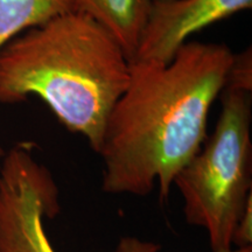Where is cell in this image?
I'll list each match as a JSON object with an SVG mask.
<instances>
[{"label":"cell","instance_id":"1","mask_svg":"<svg viewBox=\"0 0 252 252\" xmlns=\"http://www.w3.org/2000/svg\"><path fill=\"white\" fill-rule=\"evenodd\" d=\"M234 53L223 43L186 42L171 62H130L98 153L102 189L167 200L178 172L200 151L210 108L224 90Z\"/></svg>","mask_w":252,"mask_h":252},{"label":"cell","instance_id":"2","mask_svg":"<svg viewBox=\"0 0 252 252\" xmlns=\"http://www.w3.org/2000/svg\"><path fill=\"white\" fill-rule=\"evenodd\" d=\"M128 81L130 61L119 43L76 11L25 31L0 49V103L40 97L97 154Z\"/></svg>","mask_w":252,"mask_h":252},{"label":"cell","instance_id":"3","mask_svg":"<svg viewBox=\"0 0 252 252\" xmlns=\"http://www.w3.org/2000/svg\"><path fill=\"white\" fill-rule=\"evenodd\" d=\"M213 134L175 175L189 225L206 230L213 252L232 249V234L252 187L250 93L222 91Z\"/></svg>","mask_w":252,"mask_h":252},{"label":"cell","instance_id":"4","mask_svg":"<svg viewBox=\"0 0 252 252\" xmlns=\"http://www.w3.org/2000/svg\"><path fill=\"white\" fill-rule=\"evenodd\" d=\"M59 213V189L50 172L34 158L33 145L17 144L0 167V252H56L43 219Z\"/></svg>","mask_w":252,"mask_h":252},{"label":"cell","instance_id":"5","mask_svg":"<svg viewBox=\"0 0 252 252\" xmlns=\"http://www.w3.org/2000/svg\"><path fill=\"white\" fill-rule=\"evenodd\" d=\"M251 7L252 0H153L132 61L171 62L191 34Z\"/></svg>","mask_w":252,"mask_h":252},{"label":"cell","instance_id":"6","mask_svg":"<svg viewBox=\"0 0 252 252\" xmlns=\"http://www.w3.org/2000/svg\"><path fill=\"white\" fill-rule=\"evenodd\" d=\"M72 11L99 24L132 61L149 19L153 0H70Z\"/></svg>","mask_w":252,"mask_h":252},{"label":"cell","instance_id":"7","mask_svg":"<svg viewBox=\"0 0 252 252\" xmlns=\"http://www.w3.org/2000/svg\"><path fill=\"white\" fill-rule=\"evenodd\" d=\"M69 11L70 0H0V49L25 31Z\"/></svg>","mask_w":252,"mask_h":252},{"label":"cell","instance_id":"8","mask_svg":"<svg viewBox=\"0 0 252 252\" xmlns=\"http://www.w3.org/2000/svg\"><path fill=\"white\" fill-rule=\"evenodd\" d=\"M224 89H236L251 94L252 55L250 47L241 54H234Z\"/></svg>","mask_w":252,"mask_h":252},{"label":"cell","instance_id":"9","mask_svg":"<svg viewBox=\"0 0 252 252\" xmlns=\"http://www.w3.org/2000/svg\"><path fill=\"white\" fill-rule=\"evenodd\" d=\"M232 244L237 249L252 248V194L249 196L243 213L232 234Z\"/></svg>","mask_w":252,"mask_h":252},{"label":"cell","instance_id":"10","mask_svg":"<svg viewBox=\"0 0 252 252\" xmlns=\"http://www.w3.org/2000/svg\"><path fill=\"white\" fill-rule=\"evenodd\" d=\"M160 250V245L150 241L134 237V236H124L119 239L115 252H158ZM224 252H252V248L236 249Z\"/></svg>","mask_w":252,"mask_h":252},{"label":"cell","instance_id":"11","mask_svg":"<svg viewBox=\"0 0 252 252\" xmlns=\"http://www.w3.org/2000/svg\"><path fill=\"white\" fill-rule=\"evenodd\" d=\"M4 154H5V152H4V150H2V149H1V147H0V159H1V158H2V156H4Z\"/></svg>","mask_w":252,"mask_h":252},{"label":"cell","instance_id":"12","mask_svg":"<svg viewBox=\"0 0 252 252\" xmlns=\"http://www.w3.org/2000/svg\"><path fill=\"white\" fill-rule=\"evenodd\" d=\"M159 1H168V0H159Z\"/></svg>","mask_w":252,"mask_h":252}]
</instances>
